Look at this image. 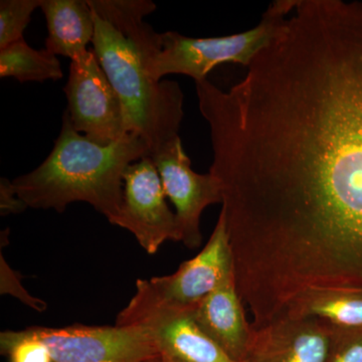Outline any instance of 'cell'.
Instances as JSON below:
<instances>
[{
  "instance_id": "6da1fadb",
  "label": "cell",
  "mask_w": 362,
  "mask_h": 362,
  "mask_svg": "<svg viewBox=\"0 0 362 362\" xmlns=\"http://www.w3.org/2000/svg\"><path fill=\"white\" fill-rule=\"evenodd\" d=\"M228 90L195 83L235 265L292 293L362 288V4L296 0Z\"/></svg>"
},
{
  "instance_id": "7a4b0ae2",
  "label": "cell",
  "mask_w": 362,
  "mask_h": 362,
  "mask_svg": "<svg viewBox=\"0 0 362 362\" xmlns=\"http://www.w3.org/2000/svg\"><path fill=\"white\" fill-rule=\"evenodd\" d=\"M147 156L148 145L135 134L110 145L92 141L76 131L66 110L51 153L13 185L32 209L63 214L73 202H87L113 223L122 206L126 169Z\"/></svg>"
},
{
  "instance_id": "3957f363",
  "label": "cell",
  "mask_w": 362,
  "mask_h": 362,
  "mask_svg": "<svg viewBox=\"0 0 362 362\" xmlns=\"http://www.w3.org/2000/svg\"><path fill=\"white\" fill-rule=\"evenodd\" d=\"M92 11V49L120 99L128 131L146 142L151 156L180 136L185 116L182 90L175 81L152 78L137 45L110 21Z\"/></svg>"
},
{
  "instance_id": "277c9868",
  "label": "cell",
  "mask_w": 362,
  "mask_h": 362,
  "mask_svg": "<svg viewBox=\"0 0 362 362\" xmlns=\"http://www.w3.org/2000/svg\"><path fill=\"white\" fill-rule=\"evenodd\" d=\"M295 0L272 4L258 25L226 37H185L176 32L161 33L160 47L144 61L149 75L156 81L168 75H185L194 82L206 80L209 71L226 63L249 66L257 56L284 30Z\"/></svg>"
},
{
  "instance_id": "5b68a950",
  "label": "cell",
  "mask_w": 362,
  "mask_h": 362,
  "mask_svg": "<svg viewBox=\"0 0 362 362\" xmlns=\"http://www.w3.org/2000/svg\"><path fill=\"white\" fill-rule=\"evenodd\" d=\"M51 354L52 362H154L160 351L139 325L28 328Z\"/></svg>"
},
{
  "instance_id": "8992f818",
  "label": "cell",
  "mask_w": 362,
  "mask_h": 362,
  "mask_svg": "<svg viewBox=\"0 0 362 362\" xmlns=\"http://www.w3.org/2000/svg\"><path fill=\"white\" fill-rule=\"evenodd\" d=\"M194 306L157 301L136 291L117 316L116 325L145 328L160 356L178 362H235L211 339L194 319Z\"/></svg>"
},
{
  "instance_id": "52a82bcc",
  "label": "cell",
  "mask_w": 362,
  "mask_h": 362,
  "mask_svg": "<svg viewBox=\"0 0 362 362\" xmlns=\"http://www.w3.org/2000/svg\"><path fill=\"white\" fill-rule=\"evenodd\" d=\"M64 92L71 122L81 134L101 145L131 134L120 99L93 49L71 61Z\"/></svg>"
},
{
  "instance_id": "ba28073f",
  "label": "cell",
  "mask_w": 362,
  "mask_h": 362,
  "mask_svg": "<svg viewBox=\"0 0 362 362\" xmlns=\"http://www.w3.org/2000/svg\"><path fill=\"white\" fill-rule=\"evenodd\" d=\"M120 213L112 225L125 228L149 255L168 240L180 242L175 214L169 209L160 175L151 157L130 164L124 173Z\"/></svg>"
},
{
  "instance_id": "9c48e42d",
  "label": "cell",
  "mask_w": 362,
  "mask_h": 362,
  "mask_svg": "<svg viewBox=\"0 0 362 362\" xmlns=\"http://www.w3.org/2000/svg\"><path fill=\"white\" fill-rule=\"evenodd\" d=\"M150 157L160 175L166 197L175 204L180 242L189 249L201 247L202 213L211 204H223L220 180L211 173H195L180 136Z\"/></svg>"
},
{
  "instance_id": "30bf717a",
  "label": "cell",
  "mask_w": 362,
  "mask_h": 362,
  "mask_svg": "<svg viewBox=\"0 0 362 362\" xmlns=\"http://www.w3.org/2000/svg\"><path fill=\"white\" fill-rule=\"evenodd\" d=\"M233 271L226 216L221 209L209 242L197 256L183 262L171 275L149 280L139 279L136 282V291L157 301L194 306Z\"/></svg>"
},
{
  "instance_id": "8fae6325",
  "label": "cell",
  "mask_w": 362,
  "mask_h": 362,
  "mask_svg": "<svg viewBox=\"0 0 362 362\" xmlns=\"http://www.w3.org/2000/svg\"><path fill=\"white\" fill-rule=\"evenodd\" d=\"M338 329L314 318H287L255 330L242 362H327Z\"/></svg>"
},
{
  "instance_id": "7c38bea8",
  "label": "cell",
  "mask_w": 362,
  "mask_h": 362,
  "mask_svg": "<svg viewBox=\"0 0 362 362\" xmlns=\"http://www.w3.org/2000/svg\"><path fill=\"white\" fill-rule=\"evenodd\" d=\"M194 319L226 356L235 362L244 361L256 329L247 321L235 271L195 306Z\"/></svg>"
},
{
  "instance_id": "4fadbf2b",
  "label": "cell",
  "mask_w": 362,
  "mask_h": 362,
  "mask_svg": "<svg viewBox=\"0 0 362 362\" xmlns=\"http://www.w3.org/2000/svg\"><path fill=\"white\" fill-rule=\"evenodd\" d=\"M47 21L45 47L54 56L78 59L88 52L95 35L94 14L87 0H42Z\"/></svg>"
},
{
  "instance_id": "5bb4252c",
  "label": "cell",
  "mask_w": 362,
  "mask_h": 362,
  "mask_svg": "<svg viewBox=\"0 0 362 362\" xmlns=\"http://www.w3.org/2000/svg\"><path fill=\"white\" fill-rule=\"evenodd\" d=\"M305 317L321 319L339 330H362V289L329 290L308 295L293 307L287 318Z\"/></svg>"
},
{
  "instance_id": "9a60e30c",
  "label": "cell",
  "mask_w": 362,
  "mask_h": 362,
  "mask_svg": "<svg viewBox=\"0 0 362 362\" xmlns=\"http://www.w3.org/2000/svg\"><path fill=\"white\" fill-rule=\"evenodd\" d=\"M0 77L20 83L58 81L64 77L58 57L47 49H35L25 40L0 49Z\"/></svg>"
},
{
  "instance_id": "2e32d148",
  "label": "cell",
  "mask_w": 362,
  "mask_h": 362,
  "mask_svg": "<svg viewBox=\"0 0 362 362\" xmlns=\"http://www.w3.org/2000/svg\"><path fill=\"white\" fill-rule=\"evenodd\" d=\"M42 0H1L0 1V49L23 39L33 11Z\"/></svg>"
},
{
  "instance_id": "e0dca14e",
  "label": "cell",
  "mask_w": 362,
  "mask_h": 362,
  "mask_svg": "<svg viewBox=\"0 0 362 362\" xmlns=\"http://www.w3.org/2000/svg\"><path fill=\"white\" fill-rule=\"evenodd\" d=\"M0 347L9 362H52L49 349L28 329L1 332Z\"/></svg>"
},
{
  "instance_id": "ac0fdd59",
  "label": "cell",
  "mask_w": 362,
  "mask_h": 362,
  "mask_svg": "<svg viewBox=\"0 0 362 362\" xmlns=\"http://www.w3.org/2000/svg\"><path fill=\"white\" fill-rule=\"evenodd\" d=\"M327 362H362V330L338 329Z\"/></svg>"
},
{
  "instance_id": "d6986e66",
  "label": "cell",
  "mask_w": 362,
  "mask_h": 362,
  "mask_svg": "<svg viewBox=\"0 0 362 362\" xmlns=\"http://www.w3.org/2000/svg\"><path fill=\"white\" fill-rule=\"evenodd\" d=\"M0 273H1V294H11L20 299L21 302L32 307L35 310L40 312L45 310L47 304L42 300L30 296L21 284L20 277L11 268L4 259L1 255V264H0Z\"/></svg>"
},
{
  "instance_id": "ffe728a7",
  "label": "cell",
  "mask_w": 362,
  "mask_h": 362,
  "mask_svg": "<svg viewBox=\"0 0 362 362\" xmlns=\"http://www.w3.org/2000/svg\"><path fill=\"white\" fill-rule=\"evenodd\" d=\"M28 206L16 194L13 181L1 177L0 180V214L1 216L23 213Z\"/></svg>"
},
{
  "instance_id": "44dd1931",
  "label": "cell",
  "mask_w": 362,
  "mask_h": 362,
  "mask_svg": "<svg viewBox=\"0 0 362 362\" xmlns=\"http://www.w3.org/2000/svg\"><path fill=\"white\" fill-rule=\"evenodd\" d=\"M157 362H178L176 361H173V359L168 358V357H160Z\"/></svg>"
},
{
  "instance_id": "7402d4cb",
  "label": "cell",
  "mask_w": 362,
  "mask_h": 362,
  "mask_svg": "<svg viewBox=\"0 0 362 362\" xmlns=\"http://www.w3.org/2000/svg\"><path fill=\"white\" fill-rule=\"evenodd\" d=\"M157 361H154V362H157Z\"/></svg>"
}]
</instances>
